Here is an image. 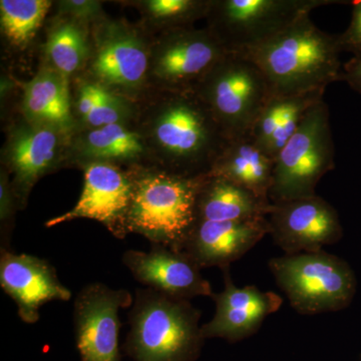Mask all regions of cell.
<instances>
[{"instance_id": "cell-1", "label": "cell", "mask_w": 361, "mask_h": 361, "mask_svg": "<svg viewBox=\"0 0 361 361\" xmlns=\"http://www.w3.org/2000/svg\"><path fill=\"white\" fill-rule=\"evenodd\" d=\"M338 35L322 32L304 14L246 54L264 73L271 94L325 90L341 78Z\"/></svg>"}, {"instance_id": "cell-2", "label": "cell", "mask_w": 361, "mask_h": 361, "mask_svg": "<svg viewBox=\"0 0 361 361\" xmlns=\"http://www.w3.org/2000/svg\"><path fill=\"white\" fill-rule=\"evenodd\" d=\"M129 313L130 330L123 345L134 361H196L205 337L200 310L190 300L151 288H137Z\"/></svg>"}, {"instance_id": "cell-3", "label": "cell", "mask_w": 361, "mask_h": 361, "mask_svg": "<svg viewBox=\"0 0 361 361\" xmlns=\"http://www.w3.org/2000/svg\"><path fill=\"white\" fill-rule=\"evenodd\" d=\"M206 175L159 172L133 180L127 232L142 235L153 245L183 251L197 222V199Z\"/></svg>"}, {"instance_id": "cell-4", "label": "cell", "mask_w": 361, "mask_h": 361, "mask_svg": "<svg viewBox=\"0 0 361 361\" xmlns=\"http://www.w3.org/2000/svg\"><path fill=\"white\" fill-rule=\"evenodd\" d=\"M268 266L299 314L336 312L348 308L355 298V272L343 259L324 250L272 258Z\"/></svg>"}, {"instance_id": "cell-5", "label": "cell", "mask_w": 361, "mask_h": 361, "mask_svg": "<svg viewBox=\"0 0 361 361\" xmlns=\"http://www.w3.org/2000/svg\"><path fill=\"white\" fill-rule=\"evenodd\" d=\"M324 99L304 116L275 159L269 200L272 204L315 196L323 176L336 168V149Z\"/></svg>"}, {"instance_id": "cell-6", "label": "cell", "mask_w": 361, "mask_h": 361, "mask_svg": "<svg viewBox=\"0 0 361 361\" xmlns=\"http://www.w3.org/2000/svg\"><path fill=\"white\" fill-rule=\"evenodd\" d=\"M196 92L230 140L250 135L271 96L259 66L246 54L232 52L202 78Z\"/></svg>"}, {"instance_id": "cell-7", "label": "cell", "mask_w": 361, "mask_h": 361, "mask_svg": "<svg viewBox=\"0 0 361 361\" xmlns=\"http://www.w3.org/2000/svg\"><path fill=\"white\" fill-rule=\"evenodd\" d=\"M172 101L157 122L159 145L183 175L208 174L230 139L197 92Z\"/></svg>"}, {"instance_id": "cell-8", "label": "cell", "mask_w": 361, "mask_h": 361, "mask_svg": "<svg viewBox=\"0 0 361 361\" xmlns=\"http://www.w3.org/2000/svg\"><path fill=\"white\" fill-rule=\"evenodd\" d=\"M336 0H224L211 4L214 37L227 52H245L281 32L304 14Z\"/></svg>"}, {"instance_id": "cell-9", "label": "cell", "mask_w": 361, "mask_h": 361, "mask_svg": "<svg viewBox=\"0 0 361 361\" xmlns=\"http://www.w3.org/2000/svg\"><path fill=\"white\" fill-rule=\"evenodd\" d=\"M127 289L94 282L78 292L73 303L75 343L80 361H121V310L133 305Z\"/></svg>"}, {"instance_id": "cell-10", "label": "cell", "mask_w": 361, "mask_h": 361, "mask_svg": "<svg viewBox=\"0 0 361 361\" xmlns=\"http://www.w3.org/2000/svg\"><path fill=\"white\" fill-rule=\"evenodd\" d=\"M268 216L269 234L285 255L322 251L343 236L338 213L317 195L272 204Z\"/></svg>"}, {"instance_id": "cell-11", "label": "cell", "mask_w": 361, "mask_h": 361, "mask_svg": "<svg viewBox=\"0 0 361 361\" xmlns=\"http://www.w3.org/2000/svg\"><path fill=\"white\" fill-rule=\"evenodd\" d=\"M134 180L122 171L104 163L85 167L84 188L71 210L45 223V227L63 224L80 218L96 220L118 239L128 234L126 221L133 198Z\"/></svg>"}, {"instance_id": "cell-12", "label": "cell", "mask_w": 361, "mask_h": 361, "mask_svg": "<svg viewBox=\"0 0 361 361\" xmlns=\"http://www.w3.org/2000/svg\"><path fill=\"white\" fill-rule=\"evenodd\" d=\"M0 286L16 302L18 316L27 324L39 322L44 304L66 302L73 296L49 261L6 249L0 251Z\"/></svg>"}, {"instance_id": "cell-13", "label": "cell", "mask_w": 361, "mask_h": 361, "mask_svg": "<svg viewBox=\"0 0 361 361\" xmlns=\"http://www.w3.org/2000/svg\"><path fill=\"white\" fill-rule=\"evenodd\" d=\"M223 277L224 290L211 297L215 302V314L202 325V334L205 339L222 338L233 343L255 334L266 318L280 310L283 299L254 285L236 286L230 268L223 269Z\"/></svg>"}, {"instance_id": "cell-14", "label": "cell", "mask_w": 361, "mask_h": 361, "mask_svg": "<svg viewBox=\"0 0 361 361\" xmlns=\"http://www.w3.org/2000/svg\"><path fill=\"white\" fill-rule=\"evenodd\" d=\"M123 263L146 288L165 295L184 300L213 295L210 282L202 275L201 268L184 251L152 245L149 251H126Z\"/></svg>"}, {"instance_id": "cell-15", "label": "cell", "mask_w": 361, "mask_h": 361, "mask_svg": "<svg viewBox=\"0 0 361 361\" xmlns=\"http://www.w3.org/2000/svg\"><path fill=\"white\" fill-rule=\"evenodd\" d=\"M269 232L267 217L228 222L197 221L183 251L201 269L219 267L223 270L243 257Z\"/></svg>"}, {"instance_id": "cell-16", "label": "cell", "mask_w": 361, "mask_h": 361, "mask_svg": "<svg viewBox=\"0 0 361 361\" xmlns=\"http://www.w3.org/2000/svg\"><path fill=\"white\" fill-rule=\"evenodd\" d=\"M227 54L210 30H180L161 47L157 73L172 84L198 85Z\"/></svg>"}, {"instance_id": "cell-17", "label": "cell", "mask_w": 361, "mask_h": 361, "mask_svg": "<svg viewBox=\"0 0 361 361\" xmlns=\"http://www.w3.org/2000/svg\"><path fill=\"white\" fill-rule=\"evenodd\" d=\"M324 94L325 90H316L299 94H271L252 127V139L275 160L306 114L324 99Z\"/></svg>"}, {"instance_id": "cell-18", "label": "cell", "mask_w": 361, "mask_h": 361, "mask_svg": "<svg viewBox=\"0 0 361 361\" xmlns=\"http://www.w3.org/2000/svg\"><path fill=\"white\" fill-rule=\"evenodd\" d=\"M275 160L250 135L229 140L208 174L219 176L269 200Z\"/></svg>"}, {"instance_id": "cell-19", "label": "cell", "mask_w": 361, "mask_h": 361, "mask_svg": "<svg viewBox=\"0 0 361 361\" xmlns=\"http://www.w3.org/2000/svg\"><path fill=\"white\" fill-rule=\"evenodd\" d=\"M272 203L232 180L207 174L198 199L197 221L228 222L267 217Z\"/></svg>"}, {"instance_id": "cell-20", "label": "cell", "mask_w": 361, "mask_h": 361, "mask_svg": "<svg viewBox=\"0 0 361 361\" xmlns=\"http://www.w3.org/2000/svg\"><path fill=\"white\" fill-rule=\"evenodd\" d=\"M59 130L32 126L18 130L9 146V163L16 174V194L25 201L37 180L54 166L61 139Z\"/></svg>"}, {"instance_id": "cell-21", "label": "cell", "mask_w": 361, "mask_h": 361, "mask_svg": "<svg viewBox=\"0 0 361 361\" xmlns=\"http://www.w3.org/2000/svg\"><path fill=\"white\" fill-rule=\"evenodd\" d=\"M23 110L33 126L59 132L70 129V94L65 75L58 71H40L26 85Z\"/></svg>"}, {"instance_id": "cell-22", "label": "cell", "mask_w": 361, "mask_h": 361, "mask_svg": "<svg viewBox=\"0 0 361 361\" xmlns=\"http://www.w3.org/2000/svg\"><path fill=\"white\" fill-rule=\"evenodd\" d=\"M147 70L146 49L132 35H118L104 42L94 63L97 77L118 87H135L144 80Z\"/></svg>"}, {"instance_id": "cell-23", "label": "cell", "mask_w": 361, "mask_h": 361, "mask_svg": "<svg viewBox=\"0 0 361 361\" xmlns=\"http://www.w3.org/2000/svg\"><path fill=\"white\" fill-rule=\"evenodd\" d=\"M51 2L47 0H1V26L13 44L25 45L30 42L47 16Z\"/></svg>"}, {"instance_id": "cell-24", "label": "cell", "mask_w": 361, "mask_h": 361, "mask_svg": "<svg viewBox=\"0 0 361 361\" xmlns=\"http://www.w3.org/2000/svg\"><path fill=\"white\" fill-rule=\"evenodd\" d=\"M139 135L120 123L92 130L85 137L84 151L87 156L106 160H127L142 153Z\"/></svg>"}, {"instance_id": "cell-25", "label": "cell", "mask_w": 361, "mask_h": 361, "mask_svg": "<svg viewBox=\"0 0 361 361\" xmlns=\"http://www.w3.org/2000/svg\"><path fill=\"white\" fill-rule=\"evenodd\" d=\"M47 54L56 71L68 77L80 70L87 54L84 33L73 23H63L51 32Z\"/></svg>"}, {"instance_id": "cell-26", "label": "cell", "mask_w": 361, "mask_h": 361, "mask_svg": "<svg viewBox=\"0 0 361 361\" xmlns=\"http://www.w3.org/2000/svg\"><path fill=\"white\" fill-rule=\"evenodd\" d=\"M123 116L122 102L106 90L102 101L89 116H85V122L90 123V126L97 129V128L104 127V126L120 123Z\"/></svg>"}, {"instance_id": "cell-27", "label": "cell", "mask_w": 361, "mask_h": 361, "mask_svg": "<svg viewBox=\"0 0 361 361\" xmlns=\"http://www.w3.org/2000/svg\"><path fill=\"white\" fill-rule=\"evenodd\" d=\"M353 16L348 30L338 35L342 51L353 52L355 58H361V0L353 2Z\"/></svg>"}, {"instance_id": "cell-28", "label": "cell", "mask_w": 361, "mask_h": 361, "mask_svg": "<svg viewBox=\"0 0 361 361\" xmlns=\"http://www.w3.org/2000/svg\"><path fill=\"white\" fill-rule=\"evenodd\" d=\"M106 90L96 84H85L82 85L78 97V111L82 118L89 116L99 104L106 94Z\"/></svg>"}, {"instance_id": "cell-29", "label": "cell", "mask_w": 361, "mask_h": 361, "mask_svg": "<svg viewBox=\"0 0 361 361\" xmlns=\"http://www.w3.org/2000/svg\"><path fill=\"white\" fill-rule=\"evenodd\" d=\"M14 197L13 190L7 182L6 177L1 175L0 183V218L2 223H7L13 214Z\"/></svg>"}, {"instance_id": "cell-30", "label": "cell", "mask_w": 361, "mask_h": 361, "mask_svg": "<svg viewBox=\"0 0 361 361\" xmlns=\"http://www.w3.org/2000/svg\"><path fill=\"white\" fill-rule=\"evenodd\" d=\"M341 80L348 82L351 89L361 94V58H353L345 63Z\"/></svg>"}, {"instance_id": "cell-31", "label": "cell", "mask_w": 361, "mask_h": 361, "mask_svg": "<svg viewBox=\"0 0 361 361\" xmlns=\"http://www.w3.org/2000/svg\"><path fill=\"white\" fill-rule=\"evenodd\" d=\"M63 6H66V11L70 13L75 14L78 16H92L97 13L99 9V4L94 1H66L63 2Z\"/></svg>"}]
</instances>
